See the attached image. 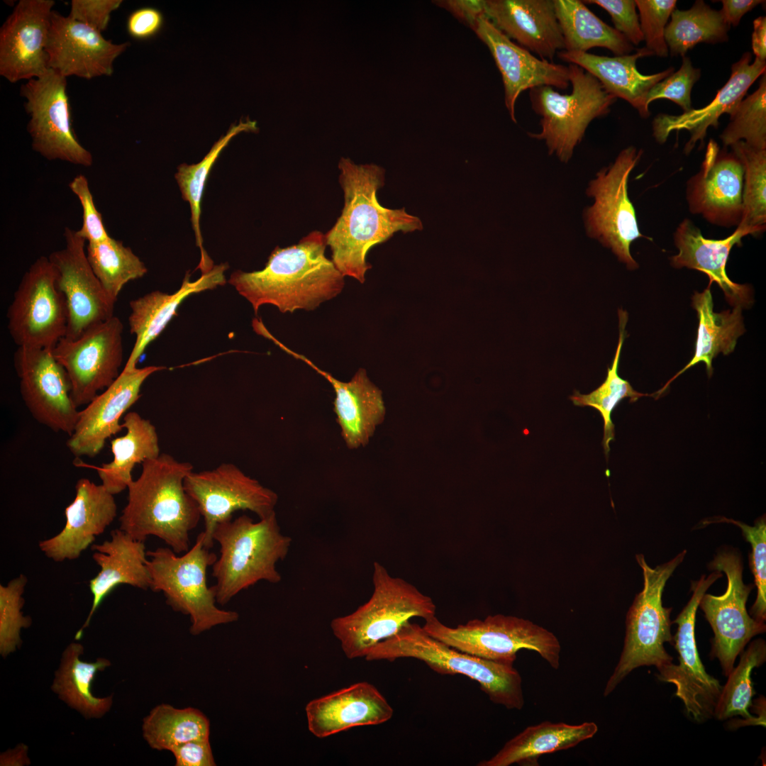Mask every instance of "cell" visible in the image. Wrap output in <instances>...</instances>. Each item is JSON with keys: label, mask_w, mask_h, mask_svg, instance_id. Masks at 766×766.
Returning a JSON list of instances; mask_svg holds the SVG:
<instances>
[{"label": "cell", "mask_w": 766, "mask_h": 766, "mask_svg": "<svg viewBox=\"0 0 766 766\" xmlns=\"http://www.w3.org/2000/svg\"><path fill=\"white\" fill-rule=\"evenodd\" d=\"M339 182L344 194L341 215L325 234L331 250V260L344 276L360 283L371 268L366 256L374 245L394 233L423 229L419 218L404 208L382 206L377 192L384 184L385 170L374 164L356 165L342 157L338 163Z\"/></svg>", "instance_id": "cell-1"}, {"label": "cell", "mask_w": 766, "mask_h": 766, "mask_svg": "<svg viewBox=\"0 0 766 766\" xmlns=\"http://www.w3.org/2000/svg\"><path fill=\"white\" fill-rule=\"evenodd\" d=\"M326 246L325 234L313 231L297 244L276 247L262 270L234 271L228 282L255 314L265 304L282 313L313 310L338 295L345 285V277L325 255Z\"/></svg>", "instance_id": "cell-2"}, {"label": "cell", "mask_w": 766, "mask_h": 766, "mask_svg": "<svg viewBox=\"0 0 766 766\" xmlns=\"http://www.w3.org/2000/svg\"><path fill=\"white\" fill-rule=\"evenodd\" d=\"M193 471L189 462L162 453L142 463V472L128 487L127 504L119 528L133 539L149 536L163 540L176 553L189 550V533L201 517L184 482Z\"/></svg>", "instance_id": "cell-3"}, {"label": "cell", "mask_w": 766, "mask_h": 766, "mask_svg": "<svg viewBox=\"0 0 766 766\" xmlns=\"http://www.w3.org/2000/svg\"><path fill=\"white\" fill-rule=\"evenodd\" d=\"M212 539L220 545V557L212 565L218 604H228L260 581H281L276 565L288 555L292 538L282 533L275 512L258 522L242 515L219 523Z\"/></svg>", "instance_id": "cell-4"}, {"label": "cell", "mask_w": 766, "mask_h": 766, "mask_svg": "<svg viewBox=\"0 0 766 766\" xmlns=\"http://www.w3.org/2000/svg\"><path fill=\"white\" fill-rule=\"evenodd\" d=\"M368 661L415 658L441 675H462L480 685L489 699L509 709L524 706L522 679L513 665L462 652L430 635L417 623L407 622L392 637L372 648Z\"/></svg>", "instance_id": "cell-5"}, {"label": "cell", "mask_w": 766, "mask_h": 766, "mask_svg": "<svg viewBox=\"0 0 766 766\" xmlns=\"http://www.w3.org/2000/svg\"><path fill=\"white\" fill-rule=\"evenodd\" d=\"M372 584L373 592L366 603L331 623L349 659L365 657L372 648L396 634L411 618L426 621L435 616L432 598L404 579L392 576L377 562L373 564Z\"/></svg>", "instance_id": "cell-6"}, {"label": "cell", "mask_w": 766, "mask_h": 766, "mask_svg": "<svg viewBox=\"0 0 766 766\" xmlns=\"http://www.w3.org/2000/svg\"><path fill=\"white\" fill-rule=\"evenodd\" d=\"M687 554L684 550L674 558L653 568L642 554L635 556L642 569L643 589L635 596L626 619V636L619 660L608 679L604 696L609 695L635 669L655 666L657 670L670 665L673 657L664 644H672L670 613L662 605L665 584Z\"/></svg>", "instance_id": "cell-7"}, {"label": "cell", "mask_w": 766, "mask_h": 766, "mask_svg": "<svg viewBox=\"0 0 766 766\" xmlns=\"http://www.w3.org/2000/svg\"><path fill=\"white\" fill-rule=\"evenodd\" d=\"M204 538L201 532L192 548L182 556L170 548L147 551L150 558L146 562L150 589L162 592L167 605L189 616L190 633L195 635L218 625L235 622L239 617L237 612L220 609L216 604V589L214 585L208 587L206 572L217 556L204 546Z\"/></svg>", "instance_id": "cell-8"}, {"label": "cell", "mask_w": 766, "mask_h": 766, "mask_svg": "<svg viewBox=\"0 0 766 766\" xmlns=\"http://www.w3.org/2000/svg\"><path fill=\"white\" fill-rule=\"evenodd\" d=\"M567 67L570 94H560L549 86L529 90L532 109L541 117V131L528 135L544 140L549 154H555L564 162L572 157L589 123L609 114L617 99L581 67L574 64Z\"/></svg>", "instance_id": "cell-9"}, {"label": "cell", "mask_w": 766, "mask_h": 766, "mask_svg": "<svg viewBox=\"0 0 766 766\" xmlns=\"http://www.w3.org/2000/svg\"><path fill=\"white\" fill-rule=\"evenodd\" d=\"M423 629L432 637L472 655L513 665L518 651L537 652L557 670L561 646L550 631L529 620L514 616L490 615L450 627L435 616L425 621Z\"/></svg>", "instance_id": "cell-10"}, {"label": "cell", "mask_w": 766, "mask_h": 766, "mask_svg": "<svg viewBox=\"0 0 766 766\" xmlns=\"http://www.w3.org/2000/svg\"><path fill=\"white\" fill-rule=\"evenodd\" d=\"M642 153L633 146L621 151L611 165L596 174L587 192L594 199V204L584 213L588 235L611 249L629 270L638 267L631 256V244L640 238L651 239L640 233L628 196V177Z\"/></svg>", "instance_id": "cell-11"}, {"label": "cell", "mask_w": 766, "mask_h": 766, "mask_svg": "<svg viewBox=\"0 0 766 766\" xmlns=\"http://www.w3.org/2000/svg\"><path fill=\"white\" fill-rule=\"evenodd\" d=\"M7 328L18 347L53 349L67 333L68 313L48 257L23 275L6 311Z\"/></svg>", "instance_id": "cell-12"}, {"label": "cell", "mask_w": 766, "mask_h": 766, "mask_svg": "<svg viewBox=\"0 0 766 766\" xmlns=\"http://www.w3.org/2000/svg\"><path fill=\"white\" fill-rule=\"evenodd\" d=\"M20 95L29 116L27 125L33 149L49 160H60L89 167L91 153L78 140L72 128L67 78L49 69L21 84Z\"/></svg>", "instance_id": "cell-13"}, {"label": "cell", "mask_w": 766, "mask_h": 766, "mask_svg": "<svg viewBox=\"0 0 766 766\" xmlns=\"http://www.w3.org/2000/svg\"><path fill=\"white\" fill-rule=\"evenodd\" d=\"M721 577L722 572L715 570L692 582V595L672 621L677 624L672 645L677 652L678 664L672 662L656 674L660 681L675 686V696L682 700L687 716L699 723L714 718L722 686L707 673L699 657L695 638L696 614L703 595Z\"/></svg>", "instance_id": "cell-14"}, {"label": "cell", "mask_w": 766, "mask_h": 766, "mask_svg": "<svg viewBox=\"0 0 766 766\" xmlns=\"http://www.w3.org/2000/svg\"><path fill=\"white\" fill-rule=\"evenodd\" d=\"M709 568L723 572L727 577L726 592L719 596L705 593L699 606L714 634L710 657L718 660L723 675L728 676L745 645L752 638L765 633L766 626L747 611V600L754 586L743 582L740 555L731 550L720 551L710 562Z\"/></svg>", "instance_id": "cell-15"}, {"label": "cell", "mask_w": 766, "mask_h": 766, "mask_svg": "<svg viewBox=\"0 0 766 766\" xmlns=\"http://www.w3.org/2000/svg\"><path fill=\"white\" fill-rule=\"evenodd\" d=\"M123 331V323L113 316L77 338H61L52 350L67 373L71 396L77 407L87 405L119 376Z\"/></svg>", "instance_id": "cell-16"}, {"label": "cell", "mask_w": 766, "mask_h": 766, "mask_svg": "<svg viewBox=\"0 0 766 766\" xmlns=\"http://www.w3.org/2000/svg\"><path fill=\"white\" fill-rule=\"evenodd\" d=\"M184 486L204 518V544L209 549L213 545L212 535L216 525L232 519L235 511L248 510L263 518L275 512L278 501L274 491L232 463H223L211 470L192 471Z\"/></svg>", "instance_id": "cell-17"}, {"label": "cell", "mask_w": 766, "mask_h": 766, "mask_svg": "<svg viewBox=\"0 0 766 766\" xmlns=\"http://www.w3.org/2000/svg\"><path fill=\"white\" fill-rule=\"evenodd\" d=\"M13 364L21 395L32 416L53 431L70 435L79 411L71 396L67 373L52 349L18 347Z\"/></svg>", "instance_id": "cell-18"}, {"label": "cell", "mask_w": 766, "mask_h": 766, "mask_svg": "<svg viewBox=\"0 0 766 766\" xmlns=\"http://www.w3.org/2000/svg\"><path fill=\"white\" fill-rule=\"evenodd\" d=\"M65 245L48 256L59 289L67 307L65 337L75 339L90 327L113 316L115 301L106 294L87 260L85 242L69 227L64 231Z\"/></svg>", "instance_id": "cell-19"}, {"label": "cell", "mask_w": 766, "mask_h": 766, "mask_svg": "<svg viewBox=\"0 0 766 766\" xmlns=\"http://www.w3.org/2000/svg\"><path fill=\"white\" fill-rule=\"evenodd\" d=\"M53 0H20L0 28V75L11 83L49 70L46 43Z\"/></svg>", "instance_id": "cell-20"}, {"label": "cell", "mask_w": 766, "mask_h": 766, "mask_svg": "<svg viewBox=\"0 0 766 766\" xmlns=\"http://www.w3.org/2000/svg\"><path fill=\"white\" fill-rule=\"evenodd\" d=\"M743 173L733 152L721 150L711 139L699 171L687 182L689 211L716 226H738L743 212Z\"/></svg>", "instance_id": "cell-21"}, {"label": "cell", "mask_w": 766, "mask_h": 766, "mask_svg": "<svg viewBox=\"0 0 766 766\" xmlns=\"http://www.w3.org/2000/svg\"><path fill=\"white\" fill-rule=\"evenodd\" d=\"M129 43H113L101 33L53 11L45 51L49 69L62 76L91 79L111 76L113 62Z\"/></svg>", "instance_id": "cell-22"}, {"label": "cell", "mask_w": 766, "mask_h": 766, "mask_svg": "<svg viewBox=\"0 0 766 766\" xmlns=\"http://www.w3.org/2000/svg\"><path fill=\"white\" fill-rule=\"evenodd\" d=\"M165 369L150 365L123 370L117 379L79 411L67 446L76 457L99 455L110 437L123 428L120 419L140 396L143 384L153 373Z\"/></svg>", "instance_id": "cell-23"}, {"label": "cell", "mask_w": 766, "mask_h": 766, "mask_svg": "<svg viewBox=\"0 0 766 766\" xmlns=\"http://www.w3.org/2000/svg\"><path fill=\"white\" fill-rule=\"evenodd\" d=\"M472 30L487 46L502 77L504 103L516 123L515 105L521 93L540 86L566 89L570 86L567 66L539 59L514 43L485 16Z\"/></svg>", "instance_id": "cell-24"}, {"label": "cell", "mask_w": 766, "mask_h": 766, "mask_svg": "<svg viewBox=\"0 0 766 766\" xmlns=\"http://www.w3.org/2000/svg\"><path fill=\"white\" fill-rule=\"evenodd\" d=\"M75 490L74 500L65 510L64 528L38 545L45 556L55 562L77 559L117 514L113 495L102 484L81 478L76 483Z\"/></svg>", "instance_id": "cell-25"}, {"label": "cell", "mask_w": 766, "mask_h": 766, "mask_svg": "<svg viewBox=\"0 0 766 766\" xmlns=\"http://www.w3.org/2000/svg\"><path fill=\"white\" fill-rule=\"evenodd\" d=\"M751 57L750 52H745L732 65L729 79L707 106L699 109H692L677 116L657 115L653 121L655 139L659 143H664L672 131L686 130L690 137L684 148V152L689 154L698 142L702 148L708 128L710 126L717 128L722 114L731 115L750 86L760 76L765 74V61L755 58L750 63Z\"/></svg>", "instance_id": "cell-26"}, {"label": "cell", "mask_w": 766, "mask_h": 766, "mask_svg": "<svg viewBox=\"0 0 766 766\" xmlns=\"http://www.w3.org/2000/svg\"><path fill=\"white\" fill-rule=\"evenodd\" d=\"M485 17L505 35L543 60L565 50L553 0H486Z\"/></svg>", "instance_id": "cell-27"}, {"label": "cell", "mask_w": 766, "mask_h": 766, "mask_svg": "<svg viewBox=\"0 0 766 766\" xmlns=\"http://www.w3.org/2000/svg\"><path fill=\"white\" fill-rule=\"evenodd\" d=\"M305 711L309 731L319 738L356 726L381 724L394 714L377 689L365 682L313 699Z\"/></svg>", "instance_id": "cell-28"}, {"label": "cell", "mask_w": 766, "mask_h": 766, "mask_svg": "<svg viewBox=\"0 0 766 766\" xmlns=\"http://www.w3.org/2000/svg\"><path fill=\"white\" fill-rule=\"evenodd\" d=\"M278 345L309 365L331 383L335 394L333 411L345 445L351 450L365 446L386 415L382 391L370 380L365 370H358L349 382H342L318 368L305 356L280 343Z\"/></svg>", "instance_id": "cell-29"}, {"label": "cell", "mask_w": 766, "mask_h": 766, "mask_svg": "<svg viewBox=\"0 0 766 766\" xmlns=\"http://www.w3.org/2000/svg\"><path fill=\"white\" fill-rule=\"evenodd\" d=\"M750 233L737 228L724 239L705 238L701 231L689 219H684L674 234L678 253L670 258L676 268L688 267L705 273L709 284L716 282L723 290L726 300L733 306L746 307L751 303L750 289L748 285L731 281L726 272L730 252L736 245L740 246L743 237Z\"/></svg>", "instance_id": "cell-30"}, {"label": "cell", "mask_w": 766, "mask_h": 766, "mask_svg": "<svg viewBox=\"0 0 766 766\" xmlns=\"http://www.w3.org/2000/svg\"><path fill=\"white\" fill-rule=\"evenodd\" d=\"M228 268L227 263L214 265L210 271L193 282L189 281V275L187 273L181 287L174 293L154 291L131 300L128 323L131 333L135 335V341L123 369L136 367L145 348L160 335L187 297L224 285L226 282L225 272Z\"/></svg>", "instance_id": "cell-31"}, {"label": "cell", "mask_w": 766, "mask_h": 766, "mask_svg": "<svg viewBox=\"0 0 766 766\" xmlns=\"http://www.w3.org/2000/svg\"><path fill=\"white\" fill-rule=\"evenodd\" d=\"M653 53L645 48L635 53L621 56H601L588 52L562 50L557 57L569 64H574L594 76L610 94L621 98L635 108L642 118L650 115L647 96L660 81L674 72V67L650 75L637 69L638 59Z\"/></svg>", "instance_id": "cell-32"}, {"label": "cell", "mask_w": 766, "mask_h": 766, "mask_svg": "<svg viewBox=\"0 0 766 766\" xmlns=\"http://www.w3.org/2000/svg\"><path fill=\"white\" fill-rule=\"evenodd\" d=\"M91 549L94 550L92 558L100 571L89 582L92 604L85 623L76 634L77 640L82 635V631L89 626L101 601L114 588L128 584L148 589L150 586L144 542L133 539L118 528L111 531L110 540L94 544Z\"/></svg>", "instance_id": "cell-33"}, {"label": "cell", "mask_w": 766, "mask_h": 766, "mask_svg": "<svg viewBox=\"0 0 766 766\" xmlns=\"http://www.w3.org/2000/svg\"><path fill=\"white\" fill-rule=\"evenodd\" d=\"M598 726L594 722L577 725L544 721L526 728L507 741L491 758L479 766L538 765V757L575 747L594 736Z\"/></svg>", "instance_id": "cell-34"}, {"label": "cell", "mask_w": 766, "mask_h": 766, "mask_svg": "<svg viewBox=\"0 0 766 766\" xmlns=\"http://www.w3.org/2000/svg\"><path fill=\"white\" fill-rule=\"evenodd\" d=\"M121 424L126 432L111 442L112 461L100 467L77 463L94 468L101 484L113 495L128 488L133 480L131 472L135 465L160 455L157 433L149 420L131 411L126 413Z\"/></svg>", "instance_id": "cell-35"}, {"label": "cell", "mask_w": 766, "mask_h": 766, "mask_svg": "<svg viewBox=\"0 0 766 766\" xmlns=\"http://www.w3.org/2000/svg\"><path fill=\"white\" fill-rule=\"evenodd\" d=\"M710 286L711 284L701 293L696 292L692 297V306L699 318L694 355L689 362L656 393L657 396H660L678 376L699 362L705 363L708 375L711 377L713 359L721 353L724 355L732 353L738 338L745 332L742 307L736 306L732 310L714 312Z\"/></svg>", "instance_id": "cell-36"}, {"label": "cell", "mask_w": 766, "mask_h": 766, "mask_svg": "<svg viewBox=\"0 0 766 766\" xmlns=\"http://www.w3.org/2000/svg\"><path fill=\"white\" fill-rule=\"evenodd\" d=\"M566 51L587 52L604 48L615 56L631 54L633 45L579 0H553Z\"/></svg>", "instance_id": "cell-37"}, {"label": "cell", "mask_w": 766, "mask_h": 766, "mask_svg": "<svg viewBox=\"0 0 766 766\" xmlns=\"http://www.w3.org/2000/svg\"><path fill=\"white\" fill-rule=\"evenodd\" d=\"M83 652L82 645L78 643H72L67 647L52 689L84 717L100 718L111 709L113 696H94L91 685L96 672L109 667L111 662L105 658H99L95 662H84L79 658Z\"/></svg>", "instance_id": "cell-38"}, {"label": "cell", "mask_w": 766, "mask_h": 766, "mask_svg": "<svg viewBox=\"0 0 766 766\" xmlns=\"http://www.w3.org/2000/svg\"><path fill=\"white\" fill-rule=\"evenodd\" d=\"M258 128L256 121L250 120L240 121L238 124H232L226 133L222 135L211 147L209 152L199 162L188 165L182 163L177 167L174 177L180 189L182 198L189 202L191 210V221L195 234L196 245L200 248L201 258L198 268L202 274L211 270L212 260L207 255L203 248V238L200 228L201 201L203 196L206 181L212 166L214 165L222 150L228 145L233 137L242 132H257Z\"/></svg>", "instance_id": "cell-39"}, {"label": "cell", "mask_w": 766, "mask_h": 766, "mask_svg": "<svg viewBox=\"0 0 766 766\" xmlns=\"http://www.w3.org/2000/svg\"><path fill=\"white\" fill-rule=\"evenodd\" d=\"M210 723L199 710L175 708L167 704L153 708L143 719V734L148 745L157 750L171 751L189 741L209 738Z\"/></svg>", "instance_id": "cell-40"}, {"label": "cell", "mask_w": 766, "mask_h": 766, "mask_svg": "<svg viewBox=\"0 0 766 766\" xmlns=\"http://www.w3.org/2000/svg\"><path fill=\"white\" fill-rule=\"evenodd\" d=\"M665 30V38L672 56L684 57L701 43H718L728 40L730 26L720 11L712 9L704 1H696L687 10L675 9Z\"/></svg>", "instance_id": "cell-41"}, {"label": "cell", "mask_w": 766, "mask_h": 766, "mask_svg": "<svg viewBox=\"0 0 766 766\" xmlns=\"http://www.w3.org/2000/svg\"><path fill=\"white\" fill-rule=\"evenodd\" d=\"M86 252L94 274L115 302L125 284L148 272L144 262L129 247L111 236L101 242L88 243Z\"/></svg>", "instance_id": "cell-42"}, {"label": "cell", "mask_w": 766, "mask_h": 766, "mask_svg": "<svg viewBox=\"0 0 766 766\" xmlns=\"http://www.w3.org/2000/svg\"><path fill=\"white\" fill-rule=\"evenodd\" d=\"M740 654L738 665L733 667L722 687L714 718L723 721L740 716L744 720L740 722L748 725L756 720L749 711L755 694L751 675L754 668L760 667L766 660L765 641L762 638L754 640Z\"/></svg>", "instance_id": "cell-43"}, {"label": "cell", "mask_w": 766, "mask_h": 766, "mask_svg": "<svg viewBox=\"0 0 766 766\" xmlns=\"http://www.w3.org/2000/svg\"><path fill=\"white\" fill-rule=\"evenodd\" d=\"M743 167V212L737 228L756 235L766 224V149L750 146L743 140L731 146Z\"/></svg>", "instance_id": "cell-44"}, {"label": "cell", "mask_w": 766, "mask_h": 766, "mask_svg": "<svg viewBox=\"0 0 766 766\" xmlns=\"http://www.w3.org/2000/svg\"><path fill=\"white\" fill-rule=\"evenodd\" d=\"M619 338L615 356L611 367L607 370L604 382L595 390L587 394L575 391L570 399L573 404L579 406H591L597 410L604 421L603 446L606 455L609 453V443L614 439V425L611 421L614 409L625 398H629L630 402H634L648 394L636 392L630 383L622 379L618 374V362L624 340V331L627 322V313L622 309L618 311Z\"/></svg>", "instance_id": "cell-45"}, {"label": "cell", "mask_w": 766, "mask_h": 766, "mask_svg": "<svg viewBox=\"0 0 766 766\" xmlns=\"http://www.w3.org/2000/svg\"><path fill=\"white\" fill-rule=\"evenodd\" d=\"M730 122L720 135L724 147L743 140L751 147L766 149V77L743 99L730 115Z\"/></svg>", "instance_id": "cell-46"}, {"label": "cell", "mask_w": 766, "mask_h": 766, "mask_svg": "<svg viewBox=\"0 0 766 766\" xmlns=\"http://www.w3.org/2000/svg\"><path fill=\"white\" fill-rule=\"evenodd\" d=\"M26 583V577L20 574L0 585V653L4 657L21 645V630L31 624L30 618L21 611Z\"/></svg>", "instance_id": "cell-47"}, {"label": "cell", "mask_w": 766, "mask_h": 766, "mask_svg": "<svg viewBox=\"0 0 766 766\" xmlns=\"http://www.w3.org/2000/svg\"><path fill=\"white\" fill-rule=\"evenodd\" d=\"M719 522L733 523L741 529L745 540L751 545L749 554L750 567L757 587L756 599L750 608V616L756 621L766 620V522L765 518L757 519L753 526L725 517Z\"/></svg>", "instance_id": "cell-48"}, {"label": "cell", "mask_w": 766, "mask_h": 766, "mask_svg": "<svg viewBox=\"0 0 766 766\" xmlns=\"http://www.w3.org/2000/svg\"><path fill=\"white\" fill-rule=\"evenodd\" d=\"M645 48L659 57L668 55L665 38L667 21L675 9V0H636Z\"/></svg>", "instance_id": "cell-49"}, {"label": "cell", "mask_w": 766, "mask_h": 766, "mask_svg": "<svg viewBox=\"0 0 766 766\" xmlns=\"http://www.w3.org/2000/svg\"><path fill=\"white\" fill-rule=\"evenodd\" d=\"M701 77V70L693 67L690 59L682 57L678 71L657 83L649 91L647 104L657 99H668L679 105L684 112L692 109L691 92Z\"/></svg>", "instance_id": "cell-50"}, {"label": "cell", "mask_w": 766, "mask_h": 766, "mask_svg": "<svg viewBox=\"0 0 766 766\" xmlns=\"http://www.w3.org/2000/svg\"><path fill=\"white\" fill-rule=\"evenodd\" d=\"M72 192L78 198L82 209V224L79 234L88 243L104 240L110 237L95 206L88 179L83 174L73 178L69 184Z\"/></svg>", "instance_id": "cell-51"}, {"label": "cell", "mask_w": 766, "mask_h": 766, "mask_svg": "<svg viewBox=\"0 0 766 766\" xmlns=\"http://www.w3.org/2000/svg\"><path fill=\"white\" fill-rule=\"evenodd\" d=\"M604 9L611 16L614 28L621 33L633 45L643 41L636 4L633 0H587Z\"/></svg>", "instance_id": "cell-52"}, {"label": "cell", "mask_w": 766, "mask_h": 766, "mask_svg": "<svg viewBox=\"0 0 766 766\" xmlns=\"http://www.w3.org/2000/svg\"><path fill=\"white\" fill-rule=\"evenodd\" d=\"M121 4V0H72L68 16L101 33Z\"/></svg>", "instance_id": "cell-53"}, {"label": "cell", "mask_w": 766, "mask_h": 766, "mask_svg": "<svg viewBox=\"0 0 766 766\" xmlns=\"http://www.w3.org/2000/svg\"><path fill=\"white\" fill-rule=\"evenodd\" d=\"M163 23V16L158 9L143 7L128 16L126 28L128 34L133 38L148 40L161 30Z\"/></svg>", "instance_id": "cell-54"}, {"label": "cell", "mask_w": 766, "mask_h": 766, "mask_svg": "<svg viewBox=\"0 0 766 766\" xmlns=\"http://www.w3.org/2000/svg\"><path fill=\"white\" fill-rule=\"evenodd\" d=\"M177 766L216 765L209 738L194 740L174 748L170 751Z\"/></svg>", "instance_id": "cell-55"}, {"label": "cell", "mask_w": 766, "mask_h": 766, "mask_svg": "<svg viewBox=\"0 0 766 766\" xmlns=\"http://www.w3.org/2000/svg\"><path fill=\"white\" fill-rule=\"evenodd\" d=\"M486 0H440L434 4L450 11L465 24L473 28L477 20L485 16Z\"/></svg>", "instance_id": "cell-56"}, {"label": "cell", "mask_w": 766, "mask_h": 766, "mask_svg": "<svg viewBox=\"0 0 766 766\" xmlns=\"http://www.w3.org/2000/svg\"><path fill=\"white\" fill-rule=\"evenodd\" d=\"M722 9L720 10L723 21L728 26H737L741 18L748 11L764 1L759 0H723L721 1Z\"/></svg>", "instance_id": "cell-57"}, {"label": "cell", "mask_w": 766, "mask_h": 766, "mask_svg": "<svg viewBox=\"0 0 766 766\" xmlns=\"http://www.w3.org/2000/svg\"><path fill=\"white\" fill-rule=\"evenodd\" d=\"M752 49L755 58L765 61L766 59V18L760 16L753 21Z\"/></svg>", "instance_id": "cell-58"}, {"label": "cell", "mask_w": 766, "mask_h": 766, "mask_svg": "<svg viewBox=\"0 0 766 766\" xmlns=\"http://www.w3.org/2000/svg\"><path fill=\"white\" fill-rule=\"evenodd\" d=\"M30 762L27 756V747L21 745L15 749L1 755V765H24Z\"/></svg>", "instance_id": "cell-59"}]
</instances>
